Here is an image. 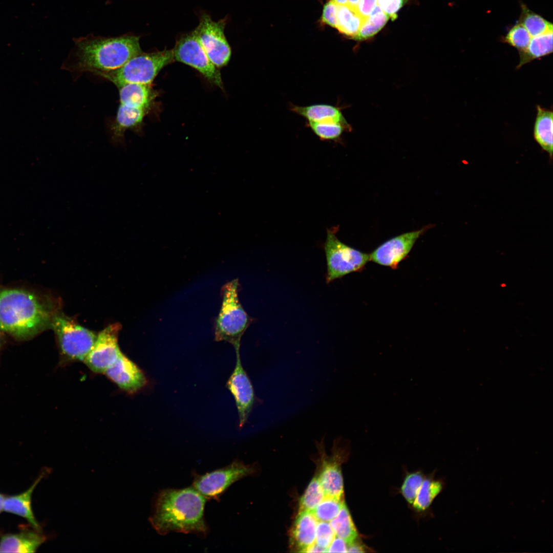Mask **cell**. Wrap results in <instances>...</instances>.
<instances>
[{
	"label": "cell",
	"mask_w": 553,
	"mask_h": 553,
	"mask_svg": "<svg viewBox=\"0 0 553 553\" xmlns=\"http://www.w3.org/2000/svg\"><path fill=\"white\" fill-rule=\"evenodd\" d=\"M235 369L226 384V388L234 397L239 417V427L246 423L252 410L256 396L251 381L241 363L240 349L235 350Z\"/></svg>",
	"instance_id": "12"
},
{
	"label": "cell",
	"mask_w": 553,
	"mask_h": 553,
	"mask_svg": "<svg viewBox=\"0 0 553 553\" xmlns=\"http://www.w3.org/2000/svg\"><path fill=\"white\" fill-rule=\"evenodd\" d=\"M377 0H359L357 11L364 19H366L375 7Z\"/></svg>",
	"instance_id": "37"
},
{
	"label": "cell",
	"mask_w": 553,
	"mask_h": 553,
	"mask_svg": "<svg viewBox=\"0 0 553 553\" xmlns=\"http://www.w3.org/2000/svg\"><path fill=\"white\" fill-rule=\"evenodd\" d=\"M335 536L333 529L328 522H317L315 540V543L317 545L327 550Z\"/></svg>",
	"instance_id": "34"
},
{
	"label": "cell",
	"mask_w": 553,
	"mask_h": 553,
	"mask_svg": "<svg viewBox=\"0 0 553 553\" xmlns=\"http://www.w3.org/2000/svg\"><path fill=\"white\" fill-rule=\"evenodd\" d=\"M389 18V16L377 5L363 22L354 39L363 40L372 37L385 26Z\"/></svg>",
	"instance_id": "27"
},
{
	"label": "cell",
	"mask_w": 553,
	"mask_h": 553,
	"mask_svg": "<svg viewBox=\"0 0 553 553\" xmlns=\"http://www.w3.org/2000/svg\"><path fill=\"white\" fill-rule=\"evenodd\" d=\"M329 523L335 535L343 539L347 546L355 541L357 533L349 511L345 503L337 516L331 520Z\"/></svg>",
	"instance_id": "25"
},
{
	"label": "cell",
	"mask_w": 553,
	"mask_h": 553,
	"mask_svg": "<svg viewBox=\"0 0 553 553\" xmlns=\"http://www.w3.org/2000/svg\"><path fill=\"white\" fill-rule=\"evenodd\" d=\"M335 4L339 6H347L348 0H330Z\"/></svg>",
	"instance_id": "43"
},
{
	"label": "cell",
	"mask_w": 553,
	"mask_h": 553,
	"mask_svg": "<svg viewBox=\"0 0 553 553\" xmlns=\"http://www.w3.org/2000/svg\"><path fill=\"white\" fill-rule=\"evenodd\" d=\"M307 125L322 140H334L338 138L345 131L349 129L342 124L334 122H307Z\"/></svg>",
	"instance_id": "32"
},
{
	"label": "cell",
	"mask_w": 553,
	"mask_h": 553,
	"mask_svg": "<svg viewBox=\"0 0 553 553\" xmlns=\"http://www.w3.org/2000/svg\"><path fill=\"white\" fill-rule=\"evenodd\" d=\"M225 18L213 20L207 13H203L199 24L193 31L203 46L208 58L218 68L229 62L231 50L224 34Z\"/></svg>",
	"instance_id": "8"
},
{
	"label": "cell",
	"mask_w": 553,
	"mask_h": 553,
	"mask_svg": "<svg viewBox=\"0 0 553 553\" xmlns=\"http://www.w3.org/2000/svg\"><path fill=\"white\" fill-rule=\"evenodd\" d=\"M290 107L291 111L305 118L308 122H334L351 129L341 111L335 107L326 104Z\"/></svg>",
	"instance_id": "17"
},
{
	"label": "cell",
	"mask_w": 553,
	"mask_h": 553,
	"mask_svg": "<svg viewBox=\"0 0 553 553\" xmlns=\"http://www.w3.org/2000/svg\"><path fill=\"white\" fill-rule=\"evenodd\" d=\"M172 51L174 60L194 68L210 82L222 87L219 70L208 58L194 31L181 36Z\"/></svg>",
	"instance_id": "9"
},
{
	"label": "cell",
	"mask_w": 553,
	"mask_h": 553,
	"mask_svg": "<svg viewBox=\"0 0 553 553\" xmlns=\"http://www.w3.org/2000/svg\"><path fill=\"white\" fill-rule=\"evenodd\" d=\"M206 500L194 487L164 489L156 497L150 521L162 535L177 532L205 536L208 532L204 517Z\"/></svg>",
	"instance_id": "1"
},
{
	"label": "cell",
	"mask_w": 553,
	"mask_h": 553,
	"mask_svg": "<svg viewBox=\"0 0 553 553\" xmlns=\"http://www.w3.org/2000/svg\"><path fill=\"white\" fill-rule=\"evenodd\" d=\"M327 552L326 549L323 548L317 545L315 543L310 546L305 552Z\"/></svg>",
	"instance_id": "40"
},
{
	"label": "cell",
	"mask_w": 553,
	"mask_h": 553,
	"mask_svg": "<svg viewBox=\"0 0 553 553\" xmlns=\"http://www.w3.org/2000/svg\"><path fill=\"white\" fill-rule=\"evenodd\" d=\"M443 487V483L440 480L424 479L413 503L414 508L419 511L427 509Z\"/></svg>",
	"instance_id": "28"
},
{
	"label": "cell",
	"mask_w": 553,
	"mask_h": 553,
	"mask_svg": "<svg viewBox=\"0 0 553 553\" xmlns=\"http://www.w3.org/2000/svg\"><path fill=\"white\" fill-rule=\"evenodd\" d=\"M46 540L41 530L25 528L0 537V552H34Z\"/></svg>",
	"instance_id": "15"
},
{
	"label": "cell",
	"mask_w": 553,
	"mask_h": 553,
	"mask_svg": "<svg viewBox=\"0 0 553 553\" xmlns=\"http://www.w3.org/2000/svg\"><path fill=\"white\" fill-rule=\"evenodd\" d=\"M325 496L342 499L343 479L340 467L332 461H324L318 478Z\"/></svg>",
	"instance_id": "21"
},
{
	"label": "cell",
	"mask_w": 553,
	"mask_h": 553,
	"mask_svg": "<svg viewBox=\"0 0 553 553\" xmlns=\"http://www.w3.org/2000/svg\"><path fill=\"white\" fill-rule=\"evenodd\" d=\"M54 315L31 292L18 289L0 292V330L16 337L36 335L51 326Z\"/></svg>",
	"instance_id": "3"
},
{
	"label": "cell",
	"mask_w": 553,
	"mask_h": 553,
	"mask_svg": "<svg viewBox=\"0 0 553 553\" xmlns=\"http://www.w3.org/2000/svg\"><path fill=\"white\" fill-rule=\"evenodd\" d=\"M521 13L517 23L522 25L531 37L552 31V24L541 15L530 10L526 5L521 3Z\"/></svg>",
	"instance_id": "26"
},
{
	"label": "cell",
	"mask_w": 553,
	"mask_h": 553,
	"mask_svg": "<svg viewBox=\"0 0 553 553\" xmlns=\"http://www.w3.org/2000/svg\"><path fill=\"white\" fill-rule=\"evenodd\" d=\"M552 51V31L534 36L528 46L519 52L520 60L516 69L518 70L533 60L547 56Z\"/></svg>",
	"instance_id": "22"
},
{
	"label": "cell",
	"mask_w": 553,
	"mask_h": 553,
	"mask_svg": "<svg viewBox=\"0 0 553 553\" xmlns=\"http://www.w3.org/2000/svg\"><path fill=\"white\" fill-rule=\"evenodd\" d=\"M103 374L120 389L130 394L142 390L148 383L143 371L122 352Z\"/></svg>",
	"instance_id": "14"
},
{
	"label": "cell",
	"mask_w": 553,
	"mask_h": 553,
	"mask_svg": "<svg viewBox=\"0 0 553 553\" xmlns=\"http://www.w3.org/2000/svg\"><path fill=\"white\" fill-rule=\"evenodd\" d=\"M42 474L25 492L15 495L6 496L4 511L25 518L34 528L41 530L40 525L35 518L31 506L32 495L37 484L42 478Z\"/></svg>",
	"instance_id": "18"
},
{
	"label": "cell",
	"mask_w": 553,
	"mask_h": 553,
	"mask_svg": "<svg viewBox=\"0 0 553 553\" xmlns=\"http://www.w3.org/2000/svg\"><path fill=\"white\" fill-rule=\"evenodd\" d=\"M324 250L327 260V283L351 272L361 270L370 261L369 254L344 244L331 230H327Z\"/></svg>",
	"instance_id": "7"
},
{
	"label": "cell",
	"mask_w": 553,
	"mask_h": 553,
	"mask_svg": "<svg viewBox=\"0 0 553 553\" xmlns=\"http://www.w3.org/2000/svg\"><path fill=\"white\" fill-rule=\"evenodd\" d=\"M173 60L172 50L141 52L131 58L120 68L98 75L117 87L131 83L150 85L161 70Z\"/></svg>",
	"instance_id": "5"
},
{
	"label": "cell",
	"mask_w": 553,
	"mask_h": 553,
	"mask_svg": "<svg viewBox=\"0 0 553 553\" xmlns=\"http://www.w3.org/2000/svg\"><path fill=\"white\" fill-rule=\"evenodd\" d=\"M338 5L330 1L324 6L322 15V21L333 28L337 25V11Z\"/></svg>",
	"instance_id": "36"
},
{
	"label": "cell",
	"mask_w": 553,
	"mask_h": 553,
	"mask_svg": "<svg viewBox=\"0 0 553 553\" xmlns=\"http://www.w3.org/2000/svg\"><path fill=\"white\" fill-rule=\"evenodd\" d=\"M359 0H348L347 6L357 11Z\"/></svg>",
	"instance_id": "41"
},
{
	"label": "cell",
	"mask_w": 553,
	"mask_h": 553,
	"mask_svg": "<svg viewBox=\"0 0 553 553\" xmlns=\"http://www.w3.org/2000/svg\"><path fill=\"white\" fill-rule=\"evenodd\" d=\"M344 503L342 499L325 496L312 512L318 521L330 522L337 516Z\"/></svg>",
	"instance_id": "30"
},
{
	"label": "cell",
	"mask_w": 553,
	"mask_h": 553,
	"mask_svg": "<svg viewBox=\"0 0 553 553\" xmlns=\"http://www.w3.org/2000/svg\"><path fill=\"white\" fill-rule=\"evenodd\" d=\"M426 229L406 232L389 239L369 254L370 261L382 266L396 268Z\"/></svg>",
	"instance_id": "13"
},
{
	"label": "cell",
	"mask_w": 553,
	"mask_h": 553,
	"mask_svg": "<svg viewBox=\"0 0 553 553\" xmlns=\"http://www.w3.org/2000/svg\"><path fill=\"white\" fill-rule=\"evenodd\" d=\"M347 544L345 541L339 537L335 538L327 549L328 552H347Z\"/></svg>",
	"instance_id": "38"
},
{
	"label": "cell",
	"mask_w": 553,
	"mask_h": 553,
	"mask_svg": "<svg viewBox=\"0 0 553 553\" xmlns=\"http://www.w3.org/2000/svg\"><path fill=\"white\" fill-rule=\"evenodd\" d=\"M325 497V493L318 477H313L300 499L299 511L312 512Z\"/></svg>",
	"instance_id": "29"
},
{
	"label": "cell",
	"mask_w": 553,
	"mask_h": 553,
	"mask_svg": "<svg viewBox=\"0 0 553 553\" xmlns=\"http://www.w3.org/2000/svg\"><path fill=\"white\" fill-rule=\"evenodd\" d=\"M51 326L57 337L62 364L84 360L97 335L63 314L55 315Z\"/></svg>",
	"instance_id": "6"
},
{
	"label": "cell",
	"mask_w": 553,
	"mask_h": 553,
	"mask_svg": "<svg viewBox=\"0 0 553 553\" xmlns=\"http://www.w3.org/2000/svg\"><path fill=\"white\" fill-rule=\"evenodd\" d=\"M76 59L73 70L96 74L115 71L142 52L139 37L125 35L116 37H86L75 40Z\"/></svg>",
	"instance_id": "2"
},
{
	"label": "cell",
	"mask_w": 553,
	"mask_h": 553,
	"mask_svg": "<svg viewBox=\"0 0 553 553\" xmlns=\"http://www.w3.org/2000/svg\"><path fill=\"white\" fill-rule=\"evenodd\" d=\"M146 111L145 109L120 104L112 127L115 139L122 138L127 130L138 127L142 122Z\"/></svg>",
	"instance_id": "23"
},
{
	"label": "cell",
	"mask_w": 553,
	"mask_h": 553,
	"mask_svg": "<svg viewBox=\"0 0 553 553\" xmlns=\"http://www.w3.org/2000/svg\"><path fill=\"white\" fill-rule=\"evenodd\" d=\"M364 547L355 541L347 546V552H364Z\"/></svg>",
	"instance_id": "39"
},
{
	"label": "cell",
	"mask_w": 553,
	"mask_h": 553,
	"mask_svg": "<svg viewBox=\"0 0 553 553\" xmlns=\"http://www.w3.org/2000/svg\"><path fill=\"white\" fill-rule=\"evenodd\" d=\"M253 472V466L235 461L225 467L196 476L193 487L206 499L218 500L232 484Z\"/></svg>",
	"instance_id": "10"
},
{
	"label": "cell",
	"mask_w": 553,
	"mask_h": 553,
	"mask_svg": "<svg viewBox=\"0 0 553 553\" xmlns=\"http://www.w3.org/2000/svg\"><path fill=\"white\" fill-rule=\"evenodd\" d=\"M318 520L311 512L299 511L291 530V542L295 549L304 552L315 543Z\"/></svg>",
	"instance_id": "16"
},
{
	"label": "cell",
	"mask_w": 553,
	"mask_h": 553,
	"mask_svg": "<svg viewBox=\"0 0 553 553\" xmlns=\"http://www.w3.org/2000/svg\"><path fill=\"white\" fill-rule=\"evenodd\" d=\"M408 0H377V5L392 20L397 17V12Z\"/></svg>",
	"instance_id": "35"
},
{
	"label": "cell",
	"mask_w": 553,
	"mask_h": 553,
	"mask_svg": "<svg viewBox=\"0 0 553 553\" xmlns=\"http://www.w3.org/2000/svg\"><path fill=\"white\" fill-rule=\"evenodd\" d=\"M537 114L533 129L534 138L541 148L552 159L553 113L552 110L536 106Z\"/></svg>",
	"instance_id": "19"
},
{
	"label": "cell",
	"mask_w": 553,
	"mask_h": 553,
	"mask_svg": "<svg viewBox=\"0 0 553 553\" xmlns=\"http://www.w3.org/2000/svg\"><path fill=\"white\" fill-rule=\"evenodd\" d=\"M423 480L422 475L419 472L411 473L406 477L401 491L403 496L409 503L413 504Z\"/></svg>",
	"instance_id": "33"
},
{
	"label": "cell",
	"mask_w": 553,
	"mask_h": 553,
	"mask_svg": "<svg viewBox=\"0 0 553 553\" xmlns=\"http://www.w3.org/2000/svg\"><path fill=\"white\" fill-rule=\"evenodd\" d=\"M6 496L0 493V513L4 511V504Z\"/></svg>",
	"instance_id": "42"
},
{
	"label": "cell",
	"mask_w": 553,
	"mask_h": 553,
	"mask_svg": "<svg viewBox=\"0 0 553 553\" xmlns=\"http://www.w3.org/2000/svg\"><path fill=\"white\" fill-rule=\"evenodd\" d=\"M239 287L238 279L222 286V306L216 320L214 332L215 341L229 343L235 350L240 349L241 338L253 321L239 301Z\"/></svg>",
	"instance_id": "4"
},
{
	"label": "cell",
	"mask_w": 553,
	"mask_h": 553,
	"mask_svg": "<svg viewBox=\"0 0 553 553\" xmlns=\"http://www.w3.org/2000/svg\"><path fill=\"white\" fill-rule=\"evenodd\" d=\"M120 325L113 324L103 329L83 360L86 365L95 373H104L117 359L121 351L118 345Z\"/></svg>",
	"instance_id": "11"
},
{
	"label": "cell",
	"mask_w": 553,
	"mask_h": 553,
	"mask_svg": "<svg viewBox=\"0 0 553 553\" xmlns=\"http://www.w3.org/2000/svg\"><path fill=\"white\" fill-rule=\"evenodd\" d=\"M120 104L147 110L156 97L150 85L126 83L118 87Z\"/></svg>",
	"instance_id": "20"
},
{
	"label": "cell",
	"mask_w": 553,
	"mask_h": 553,
	"mask_svg": "<svg viewBox=\"0 0 553 553\" xmlns=\"http://www.w3.org/2000/svg\"><path fill=\"white\" fill-rule=\"evenodd\" d=\"M531 37L525 28L517 22L502 37L501 41L517 49L524 50L528 45Z\"/></svg>",
	"instance_id": "31"
},
{
	"label": "cell",
	"mask_w": 553,
	"mask_h": 553,
	"mask_svg": "<svg viewBox=\"0 0 553 553\" xmlns=\"http://www.w3.org/2000/svg\"><path fill=\"white\" fill-rule=\"evenodd\" d=\"M365 20L356 10L338 5L336 28L341 33L354 39Z\"/></svg>",
	"instance_id": "24"
}]
</instances>
